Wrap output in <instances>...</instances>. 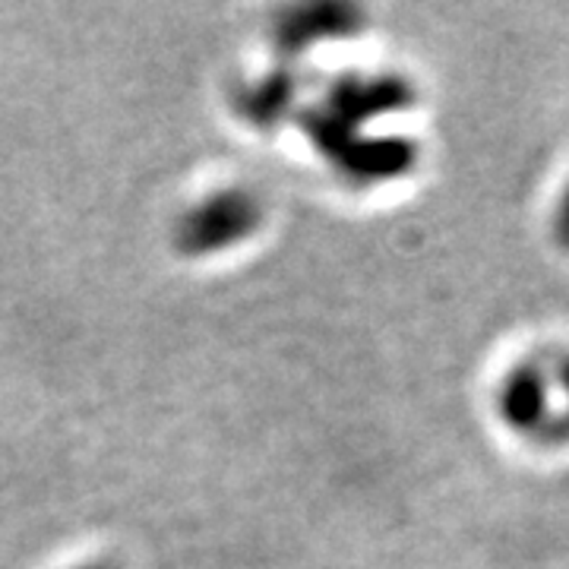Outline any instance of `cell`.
I'll use <instances>...</instances> for the list:
<instances>
[{"instance_id":"obj_1","label":"cell","mask_w":569,"mask_h":569,"mask_svg":"<svg viewBox=\"0 0 569 569\" xmlns=\"http://www.w3.org/2000/svg\"><path fill=\"white\" fill-rule=\"evenodd\" d=\"M497 415L500 421L519 433V437H541V430L548 427L553 415V383H550V370L541 365L522 361L509 370L507 377L497 387Z\"/></svg>"},{"instance_id":"obj_2","label":"cell","mask_w":569,"mask_h":569,"mask_svg":"<svg viewBox=\"0 0 569 569\" xmlns=\"http://www.w3.org/2000/svg\"><path fill=\"white\" fill-rule=\"evenodd\" d=\"M339 104L358 121H370L380 114L408 111L415 104V86L399 73H383L373 80H351L339 92Z\"/></svg>"},{"instance_id":"obj_3","label":"cell","mask_w":569,"mask_h":569,"mask_svg":"<svg viewBox=\"0 0 569 569\" xmlns=\"http://www.w3.org/2000/svg\"><path fill=\"white\" fill-rule=\"evenodd\" d=\"M421 159L418 142L408 137H380V140L355 142L348 149V171L361 181H392L415 171Z\"/></svg>"},{"instance_id":"obj_4","label":"cell","mask_w":569,"mask_h":569,"mask_svg":"<svg viewBox=\"0 0 569 569\" xmlns=\"http://www.w3.org/2000/svg\"><path fill=\"white\" fill-rule=\"evenodd\" d=\"M550 383H553V396H560L563 399V408H557L553 415H550L548 427L541 430V443H569V355L567 358H560L553 370H550Z\"/></svg>"},{"instance_id":"obj_5","label":"cell","mask_w":569,"mask_h":569,"mask_svg":"<svg viewBox=\"0 0 569 569\" xmlns=\"http://www.w3.org/2000/svg\"><path fill=\"white\" fill-rule=\"evenodd\" d=\"M553 238H557V244L569 250V187L563 190L557 212H553Z\"/></svg>"}]
</instances>
